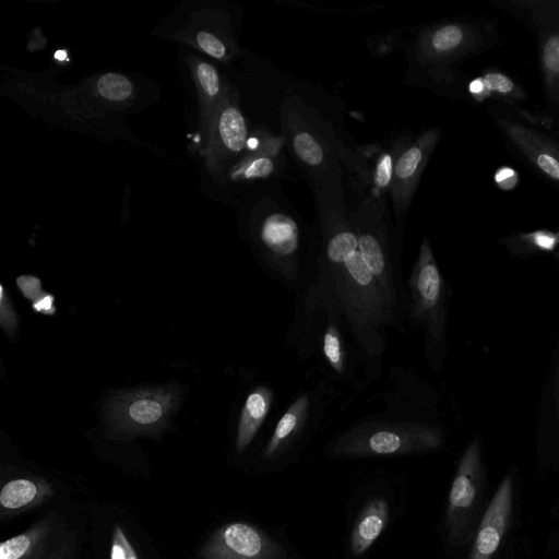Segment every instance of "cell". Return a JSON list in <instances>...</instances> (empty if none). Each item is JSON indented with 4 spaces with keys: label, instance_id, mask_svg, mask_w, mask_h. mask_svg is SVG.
<instances>
[{
    "label": "cell",
    "instance_id": "6da1fadb",
    "mask_svg": "<svg viewBox=\"0 0 559 559\" xmlns=\"http://www.w3.org/2000/svg\"><path fill=\"white\" fill-rule=\"evenodd\" d=\"M294 313L284 345L318 371L340 393L343 408L378 380L333 288L308 258L293 292Z\"/></svg>",
    "mask_w": 559,
    "mask_h": 559
},
{
    "label": "cell",
    "instance_id": "7a4b0ae2",
    "mask_svg": "<svg viewBox=\"0 0 559 559\" xmlns=\"http://www.w3.org/2000/svg\"><path fill=\"white\" fill-rule=\"evenodd\" d=\"M432 419L384 409L337 433L325 448L324 454L336 459H366L439 450L444 444V430Z\"/></svg>",
    "mask_w": 559,
    "mask_h": 559
},
{
    "label": "cell",
    "instance_id": "3957f363",
    "mask_svg": "<svg viewBox=\"0 0 559 559\" xmlns=\"http://www.w3.org/2000/svg\"><path fill=\"white\" fill-rule=\"evenodd\" d=\"M484 110L507 152L559 192V121L543 111L499 102L486 103Z\"/></svg>",
    "mask_w": 559,
    "mask_h": 559
},
{
    "label": "cell",
    "instance_id": "277c9868",
    "mask_svg": "<svg viewBox=\"0 0 559 559\" xmlns=\"http://www.w3.org/2000/svg\"><path fill=\"white\" fill-rule=\"evenodd\" d=\"M405 288L406 322L423 333L425 359L435 372L440 373L447 356L451 290L426 236L420 242Z\"/></svg>",
    "mask_w": 559,
    "mask_h": 559
},
{
    "label": "cell",
    "instance_id": "5b68a950",
    "mask_svg": "<svg viewBox=\"0 0 559 559\" xmlns=\"http://www.w3.org/2000/svg\"><path fill=\"white\" fill-rule=\"evenodd\" d=\"M533 35L540 72L543 112L559 121V0H487Z\"/></svg>",
    "mask_w": 559,
    "mask_h": 559
},
{
    "label": "cell",
    "instance_id": "8992f818",
    "mask_svg": "<svg viewBox=\"0 0 559 559\" xmlns=\"http://www.w3.org/2000/svg\"><path fill=\"white\" fill-rule=\"evenodd\" d=\"M333 409L343 411L340 393L320 377L310 386L297 392L277 418L261 456L275 461L290 451L306 435L328 419Z\"/></svg>",
    "mask_w": 559,
    "mask_h": 559
},
{
    "label": "cell",
    "instance_id": "52a82bcc",
    "mask_svg": "<svg viewBox=\"0 0 559 559\" xmlns=\"http://www.w3.org/2000/svg\"><path fill=\"white\" fill-rule=\"evenodd\" d=\"M485 484L481 438L475 437L457 464L445 509L448 542L466 545L476 532V519Z\"/></svg>",
    "mask_w": 559,
    "mask_h": 559
},
{
    "label": "cell",
    "instance_id": "ba28073f",
    "mask_svg": "<svg viewBox=\"0 0 559 559\" xmlns=\"http://www.w3.org/2000/svg\"><path fill=\"white\" fill-rule=\"evenodd\" d=\"M502 41L500 22L490 16L451 21L429 28L419 40L424 59L448 66L487 52Z\"/></svg>",
    "mask_w": 559,
    "mask_h": 559
},
{
    "label": "cell",
    "instance_id": "9c48e42d",
    "mask_svg": "<svg viewBox=\"0 0 559 559\" xmlns=\"http://www.w3.org/2000/svg\"><path fill=\"white\" fill-rule=\"evenodd\" d=\"M179 403L176 388H150L115 393L105 406L109 427L119 433L162 430Z\"/></svg>",
    "mask_w": 559,
    "mask_h": 559
},
{
    "label": "cell",
    "instance_id": "30bf717a",
    "mask_svg": "<svg viewBox=\"0 0 559 559\" xmlns=\"http://www.w3.org/2000/svg\"><path fill=\"white\" fill-rule=\"evenodd\" d=\"M285 555L278 542L242 522L219 527L200 552L202 559H284Z\"/></svg>",
    "mask_w": 559,
    "mask_h": 559
},
{
    "label": "cell",
    "instance_id": "8fae6325",
    "mask_svg": "<svg viewBox=\"0 0 559 559\" xmlns=\"http://www.w3.org/2000/svg\"><path fill=\"white\" fill-rule=\"evenodd\" d=\"M248 128L235 97L225 93L210 119L209 165L219 171L247 148Z\"/></svg>",
    "mask_w": 559,
    "mask_h": 559
},
{
    "label": "cell",
    "instance_id": "7c38bea8",
    "mask_svg": "<svg viewBox=\"0 0 559 559\" xmlns=\"http://www.w3.org/2000/svg\"><path fill=\"white\" fill-rule=\"evenodd\" d=\"M512 513L513 480L507 474L477 525L468 559H495L511 525Z\"/></svg>",
    "mask_w": 559,
    "mask_h": 559
},
{
    "label": "cell",
    "instance_id": "4fadbf2b",
    "mask_svg": "<svg viewBox=\"0 0 559 559\" xmlns=\"http://www.w3.org/2000/svg\"><path fill=\"white\" fill-rule=\"evenodd\" d=\"M440 135V129L428 130L420 134L415 142L399 150L390 189L397 214L408 210L419 178Z\"/></svg>",
    "mask_w": 559,
    "mask_h": 559
},
{
    "label": "cell",
    "instance_id": "5bb4252c",
    "mask_svg": "<svg viewBox=\"0 0 559 559\" xmlns=\"http://www.w3.org/2000/svg\"><path fill=\"white\" fill-rule=\"evenodd\" d=\"M276 391L267 384L253 388L242 405L236 433V449L243 452L253 441L276 402Z\"/></svg>",
    "mask_w": 559,
    "mask_h": 559
},
{
    "label": "cell",
    "instance_id": "9a60e30c",
    "mask_svg": "<svg viewBox=\"0 0 559 559\" xmlns=\"http://www.w3.org/2000/svg\"><path fill=\"white\" fill-rule=\"evenodd\" d=\"M467 88L472 99L483 105L499 102L522 106L528 99L526 90L516 80L492 68L483 70L468 83Z\"/></svg>",
    "mask_w": 559,
    "mask_h": 559
},
{
    "label": "cell",
    "instance_id": "2e32d148",
    "mask_svg": "<svg viewBox=\"0 0 559 559\" xmlns=\"http://www.w3.org/2000/svg\"><path fill=\"white\" fill-rule=\"evenodd\" d=\"M389 519V504L382 497L371 499L361 511L350 533V550L364 555L379 538Z\"/></svg>",
    "mask_w": 559,
    "mask_h": 559
},
{
    "label": "cell",
    "instance_id": "e0dca14e",
    "mask_svg": "<svg viewBox=\"0 0 559 559\" xmlns=\"http://www.w3.org/2000/svg\"><path fill=\"white\" fill-rule=\"evenodd\" d=\"M283 146L282 138L266 135L261 139L257 151L251 152L247 157L234 165L228 176L233 180H251L266 178L276 170L275 157Z\"/></svg>",
    "mask_w": 559,
    "mask_h": 559
},
{
    "label": "cell",
    "instance_id": "ac0fdd59",
    "mask_svg": "<svg viewBox=\"0 0 559 559\" xmlns=\"http://www.w3.org/2000/svg\"><path fill=\"white\" fill-rule=\"evenodd\" d=\"M49 496L51 490L45 484L20 478L3 486L0 492V504L5 511H20L39 503Z\"/></svg>",
    "mask_w": 559,
    "mask_h": 559
},
{
    "label": "cell",
    "instance_id": "d6986e66",
    "mask_svg": "<svg viewBox=\"0 0 559 559\" xmlns=\"http://www.w3.org/2000/svg\"><path fill=\"white\" fill-rule=\"evenodd\" d=\"M192 73L200 97L201 114L210 120L225 93L219 75L212 64L200 60L193 61Z\"/></svg>",
    "mask_w": 559,
    "mask_h": 559
},
{
    "label": "cell",
    "instance_id": "ffe728a7",
    "mask_svg": "<svg viewBox=\"0 0 559 559\" xmlns=\"http://www.w3.org/2000/svg\"><path fill=\"white\" fill-rule=\"evenodd\" d=\"M558 243L559 234L546 229L514 234L504 239L506 247L518 257L550 252Z\"/></svg>",
    "mask_w": 559,
    "mask_h": 559
},
{
    "label": "cell",
    "instance_id": "44dd1931",
    "mask_svg": "<svg viewBox=\"0 0 559 559\" xmlns=\"http://www.w3.org/2000/svg\"><path fill=\"white\" fill-rule=\"evenodd\" d=\"M292 141L295 154L305 165L318 167L323 164L324 151L311 132L299 130Z\"/></svg>",
    "mask_w": 559,
    "mask_h": 559
},
{
    "label": "cell",
    "instance_id": "7402d4cb",
    "mask_svg": "<svg viewBox=\"0 0 559 559\" xmlns=\"http://www.w3.org/2000/svg\"><path fill=\"white\" fill-rule=\"evenodd\" d=\"M397 153V150L382 152L376 160L372 173V188L377 197L384 194L391 189Z\"/></svg>",
    "mask_w": 559,
    "mask_h": 559
},
{
    "label": "cell",
    "instance_id": "603a6c76",
    "mask_svg": "<svg viewBox=\"0 0 559 559\" xmlns=\"http://www.w3.org/2000/svg\"><path fill=\"white\" fill-rule=\"evenodd\" d=\"M98 94L110 102H122L132 94V84L123 75L107 73L102 75L96 84Z\"/></svg>",
    "mask_w": 559,
    "mask_h": 559
},
{
    "label": "cell",
    "instance_id": "cb8c5ba5",
    "mask_svg": "<svg viewBox=\"0 0 559 559\" xmlns=\"http://www.w3.org/2000/svg\"><path fill=\"white\" fill-rule=\"evenodd\" d=\"M0 322L9 336H13L15 334L17 328V316L2 285H0Z\"/></svg>",
    "mask_w": 559,
    "mask_h": 559
},
{
    "label": "cell",
    "instance_id": "d4e9b609",
    "mask_svg": "<svg viewBox=\"0 0 559 559\" xmlns=\"http://www.w3.org/2000/svg\"><path fill=\"white\" fill-rule=\"evenodd\" d=\"M197 43L205 53L212 56L213 58L224 59L226 56V48L223 41L211 33H198Z\"/></svg>",
    "mask_w": 559,
    "mask_h": 559
},
{
    "label": "cell",
    "instance_id": "484cf974",
    "mask_svg": "<svg viewBox=\"0 0 559 559\" xmlns=\"http://www.w3.org/2000/svg\"><path fill=\"white\" fill-rule=\"evenodd\" d=\"M111 559H138L136 555L124 536L123 532L116 527L112 545H111Z\"/></svg>",
    "mask_w": 559,
    "mask_h": 559
},
{
    "label": "cell",
    "instance_id": "4316f807",
    "mask_svg": "<svg viewBox=\"0 0 559 559\" xmlns=\"http://www.w3.org/2000/svg\"><path fill=\"white\" fill-rule=\"evenodd\" d=\"M16 284L24 297L32 301L37 300L45 294L41 289L40 281L35 276L22 275L17 277Z\"/></svg>",
    "mask_w": 559,
    "mask_h": 559
},
{
    "label": "cell",
    "instance_id": "83f0119b",
    "mask_svg": "<svg viewBox=\"0 0 559 559\" xmlns=\"http://www.w3.org/2000/svg\"><path fill=\"white\" fill-rule=\"evenodd\" d=\"M519 181V176L513 168L500 167L495 174L496 185L504 190L509 191L515 188Z\"/></svg>",
    "mask_w": 559,
    "mask_h": 559
},
{
    "label": "cell",
    "instance_id": "f1b7e54d",
    "mask_svg": "<svg viewBox=\"0 0 559 559\" xmlns=\"http://www.w3.org/2000/svg\"><path fill=\"white\" fill-rule=\"evenodd\" d=\"M32 308L36 312H41L44 314H53L56 312V308L53 306V297L47 293H45L37 300L33 301Z\"/></svg>",
    "mask_w": 559,
    "mask_h": 559
},
{
    "label": "cell",
    "instance_id": "f546056e",
    "mask_svg": "<svg viewBox=\"0 0 559 559\" xmlns=\"http://www.w3.org/2000/svg\"><path fill=\"white\" fill-rule=\"evenodd\" d=\"M555 401H556V409H557V413H558V417H559V360H558V366H557V371H556V376H555Z\"/></svg>",
    "mask_w": 559,
    "mask_h": 559
},
{
    "label": "cell",
    "instance_id": "4dcf8cb0",
    "mask_svg": "<svg viewBox=\"0 0 559 559\" xmlns=\"http://www.w3.org/2000/svg\"><path fill=\"white\" fill-rule=\"evenodd\" d=\"M53 58L56 61L58 62H63V61H69V58H68V52L67 50L64 49H58L56 50V52L53 53Z\"/></svg>",
    "mask_w": 559,
    "mask_h": 559
}]
</instances>
